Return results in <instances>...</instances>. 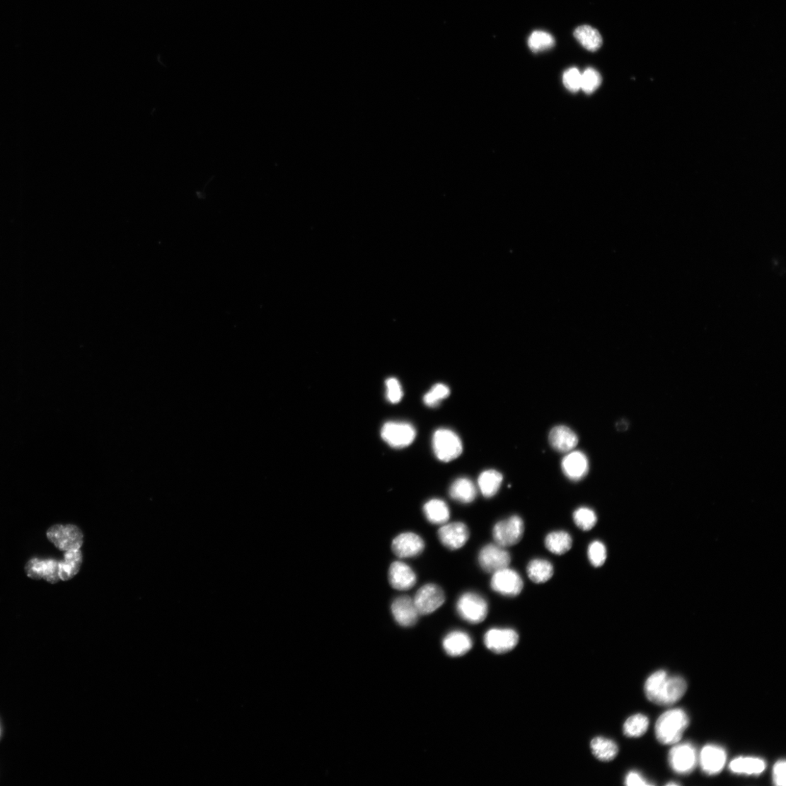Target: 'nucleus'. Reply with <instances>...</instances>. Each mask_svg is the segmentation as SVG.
I'll list each match as a JSON object with an SVG mask.
<instances>
[{
  "label": "nucleus",
  "mask_w": 786,
  "mask_h": 786,
  "mask_svg": "<svg viewBox=\"0 0 786 786\" xmlns=\"http://www.w3.org/2000/svg\"><path fill=\"white\" fill-rule=\"evenodd\" d=\"M687 682L680 676H669L664 670L652 674L646 681L645 691L651 702L660 705H671L686 694Z\"/></svg>",
  "instance_id": "obj_1"
},
{
  "label": "nucleus",
  "mask_w": 786,
  "mask_h": 786,
  "mask_svg": "<svg viewBox=\"0 0 786 786\" xmlns=\"http://www.w3.org/2000/svg\"><path fill=\"white\" fill-rule=\"evenodd\" d=\"M689 724V717L683 710H669L659 717L656 722V738L664 745H674L679 742Z\"/></svg>",
  "instance_id": "obj_2"
},
{
  "label": "nucleus",
  "mask_w": 786,
  "mask_h": 786,
  "mask_svg": "<svg viewBox=\"0 0 786 786\" xmlns=\"http://www.w3.org/2000/svg\"><path fill=\"white\" fill-rule=\"evenodd\" d=\"M456 611L464 620L472 624H478L487 617L488 603L478 594L465 593L456 602Z\"/></svg>",
  "instance_id": "obj_3"
},
{
  "label": "nucleus",
  "mask_w": 786,
  "mask_h": 786,
  "mask_svg": "<svg viewBox=\"0 0 786 786\" xmlns=\"http://www.w3.org/2000/svg\"><path fill=\"white\" fill-rule=\"evenodd\" d=\"M433 447L437 458L445 463L459 458L463 449L460 437L451 429L444 428L436 431Z\"/></svg>",
  "instance_id": "obj_4"
},
{
  "label": "nucleus",
  "mask_w": 786,
  "mask_h": 786,
  "mask_svg": "<svg viewBox=\"0 0 786 786\" xmlns=\"http://www.w3.org/2000/svg\"><path fill=\"white\" fill-rule=\"evenodd\" d=\"M47 538L62 551L80 549L83 543L81 530L74 525L56 524L49 528Z\"/></svg>",
  "instance_id": "obj_5"
},
{
  "label": "nucleus",
  "mask_w": 786,
  "mask_h": 786,
  "mask_svg": "<svg viewBox=\"0 0 786 786\" xmlns=\"http://www.w3.org/2000/svg\"><path fill=\"white\" fill-rule=\"evenodd\" d=\"M524 532L523 520L518 516H513L495 525L493 538L496 544L507 548L519 543L523 538Z\"/></svg>",
  "instance_id": "obj_6"
},
{
  "label": "nucleus",
  "mask_w": 786,
  "mask_h": 786,
  "mask_svg": "<svg viewBox=\"0 0 786 786\" xmlns=\"http://www.w3.org/2000/svg\"><path fill=\"white\" fill-rule=\"evenodd\" d=\"M381 437L391 447L402 449L410 446L415 441L416 429L408 422H388L381 429Z\"/></svg>",
  "instance_id": "obj_7"
},
{
  "label": "nucleus",
  "mask_w": 786,
  "mask_h": 786,
  "mask_svg": "<svg viewBox=\"0 0 786 786\" xmlns=\"http://www.w3.org/2000/svg\"><path fill=\"white\" fill-rule=\"evenodd\" d=\"M420 615L434 613L445 602L444 591L436 584H427L421 587L413 599Z\"/></svg>",
  "instance_id": "obj_8"
},
{
  "label": "nucleus",
  "mask_w": 786,
  "mask_h": 786,
  "mask_svg": "<svg viewBox=\"0 0 786 786\" xmlns=\"http://www.w3.org/2000/svg\"><path fill=\"white\" fill-rule=\"evenodd\" d=\"M519 640L517 632L512 628H492L485 635V646L497 654L511 652L517 646Z\"/></svg>",
  "instance_id": "obj_9"
},
{
  "label": "nucleus",
  "mask_w": 786,
  "mask_h": 786,
  "mask_svg": "<svg viewBox=\"0 0 786 786\" xmlns=\"http://www.w3.org/2000/svg\"><path fill=\"white\" fill-rule=\"evenodd\" d=\"M478 562L485 571L494 574L509 567L511 563V555L504 547L497 544H489L480 550Z\"/></svg>",
  "instance_id": "obj_10"
},
{
  "label": "nucleus",
  "mask_w": 786,
  "mask_h": 786,
  "mask_svg": "<svg viewBox=\"0 0 786 786\" xmlns=\"http://www.w3.org/2000/svg\"><path fill=\"white\" fill-rule=\"evenodd\" d=\"M491 587L501 595L514 597L522 591L524 582L518 572L507 567L493 574Z\"/></svg>",
  "instance_id": "obj_11"
},
{
  "label": "nucleus",
  "mask_w": 786,
  "mask_h": 786,
  "mask_svg": "<svg viewBox=\"0 0 786 786\" xmlns=\"http://www.w3.org/2000/svg\"><path fill=\"white\" fill-rule=\"evenodd\" d=\"M669 765L672 770L678 774H689L695 768L698 762L697 752L690 744L674 746L669 756Z\"/></svg>",
  "instance_id": "obj_12"
},
{
  "label": "nucleus",
  "mask_w": 786,
  "mask_h": 786,
  "mask_svg": "<svg viewBox=\"0 0 786 786\" xmlns=\"http://www.w3.org/2000/svg\"><path fill=\"white\" fill-rule=\"evenodd\" d=\"M25 572L33 579H43L52 584H56L59 577V562L54 559H38L33 557L25 566Z\"/></svg>",
  "instance_id": "obj_13"
},
{
  "label": "nucleus",
  "mask_w": 786,
  "mask_h": 786,
  "mask_svg": "<svg viewBox=\"0 0 786 786\" xmlns=\"http://www.w3.org/2000/svg\"><path fill=\"white\" fill-rule=\"evenodd\" d=\"M438 537L444 546L455 550L463 548L466 544L470 538V531L464 523H446L439 528Z\"/></svg>",
  "instance_id": "obj_14"
},
{
  "label": "nucleus",
  "mask_w": 786,
  "mask_h": 786,
  "mask_svg": "<svg viewBox=\"0 0 786 786\" xmlns=\"http://www.w3.org/2000/svg\"><path fill=\"white\" fill-rule=\"evenodd\" d=\"M424 547L422 538L413 532H405L395 538L392 543V550L400 559L418 556Z\"/></svg>",
  "instance_id": "obj_15"
},
{
  "label": "nucleus",
  "mask_w": 786,
  "mask_h": 786,
  "mask_svg": "<svg viewBox=\"0 0 786 786\" xmlns=\"http://www.w3.org/2000/svg\"><path fill=\"white\" fill-rule=\"evenodd\" d=\"M395 620L403 627L415 625L420 615L413 599L403 596L395 599L391 606Z\"/></svg>",
  "instance_id": "obj_16"
},
{
  "label": "nucleus",
  "mask_w": 786,
  "mask_h": 786,
  "mask_svg": "<svg viewBox=\"0 0 786 786\" xmlns=\"http://www.w3.org/2000/svg\"><path fill=\"white\" fill-rule=\"evenodd\" d=\"M727 761L725 750L718 746L707 745L701 750L700 764L703 771L710 775L719 774Z\"/></svg>",
  "instance_id": "obj_17"
},
{
  "label": "nucleus",
  "mask_w": 786,
  "mask_h": 786,
  "mask_svg": "<svg viewBox=\"0 0 786 786\" xmlns=\"http://www.w3.org/2000/svg\"><path fill=\"white\" fill-rule=\"evenodd\" d=\"M562 468L563 473L569 479L577 481L588 474L589 462L584 453L572 450L568 452L563 458Z\"/></svg>",
  "instance_id": "obj_18"
},
{
  "label": "nucleus",
  "mask_w": 786,
  "mask_h": 786,
  "mask_svg": "<svg viewBox=\"0 0 786 786\" xmlns=\"http://www.w3.org/2000/svg\"><path fill=\"white\" fill-rule=\"evenodd\" d=\"M388 578L391 586L398 591L410 590L417 582L414 570L402 562H395L391 565Z\"/></svg>",
  "instance_id": "obj_19"
},
{
  "label": "nucleus",
  "mask_w": 786,
  "mask_h": 786,
  "mask_svg": "<svg viewBox=\"0 0 786 786\" xmlns=\"http://www.w3.org/2000/svg\"><path fill=\"white\" fill-rule=\"evenodd\" d=\"M548 439L551 446L562 453H568L574 450L578 444L577 434L571 428L565 425L554 427L550 430Z\"/></svg>",
  "instance_id": "obj_20"
},
{
  "label": "nucleus",
  "mask_w": 786,
  "mask_h": 786,
  "mask_svg": "<svg viewBox=\"0 0 786 786\" xmlns=\"http://www.w3.org/2000/svg\"><path fill=\"white\" fill-rule=\"evenodd\" d=\"M473 647V641L467 632L453 630L448 633L443 641V647L451 657H461L467 654Z\"/></svg>",
  "instance_id": "obj_21"
},
{
  "label": "nucleus",
  "mask_w": 786,
  "mask_h": 786,
  "mask_svg": "<svg viewBox=\"0 0 786 786\" xmlns=\"http://www.w3.org/2000/svg\"><path fill=\"white\" fill-rule=\"evenodd\" d=\"M766 769V763L762 758L754 757H738L732 761L729 770L733 773L745 775H760Z\"/></svg>",
  "instance_id": "obj_22"
},
{
  "label": "nucleus",
  "mask_w": 786,
  "mask_h": 786,
  "mask_svg": "<svg viewBox=\"0 0 786 786\" xmlns=\"http://www.w3.org/2000/svg\"><path fill=\"white\" fill-rule=\"evenodd\" d=\"M83 562L82 552L80 549L70 550L64 553V559L59 562V577L67 581L77 574Z\"/></svg>",
  "instance_id": "obj_23"
},
{
  "label": "nucleus",
  "mask_w": 786,
  "mask_h": 786,
  "mask_svg": "<svg viewBox=\"0 0 786 786\" xmlns=\"http://www.w3.org/2000/svg\"><path fill=\"white\" fill-rule=\"evenodd\" d=\"M427 520L433 524H444L450 517L447 504L442 499H433L427 502L423 507Z\"/></svg>",
  "instance_id": "obj_24"
},
{
  "label": "nucleus",
  "mask_w": 786,
  "mask_h": 786,
  "mask_svg": "<svg viewBox=\"0 0 786 786\" xmlns=\"http://www.w3.org/2000/svg\"><path fill=\"white\" fill-rule=\"evenodd\" d=\"M449 495L456 501L468 504L475 500L477 490L471 480L461 478L454 480L450 487Z\"/></svg>",
  "instance_id": "obj_25"
},
{
  "label": "nucleus",
  "mask_w": 786,
  "mask_h": 786,
  "mask_svg": "<svg viewBox=\"0 0 786 786\" xmlns=\"http://www.w3.org/2000/svg\"><path fill=\"white\" fill-rule=\"evenodd\" d=\"M502 480V475L495 470L484 471L479 475L478 480V485L481 494L487 498L494 497L499 490Z\"/></svg>",
  "instance_id": "obj_26"
},
{
  "label": "nucleus",
  "mask_w": 786,
  "mask_h": 786,
  "mask_svg": "<svg viewBox=\"0 0 786 786\" xmlns=\"http://www.w3.org/2000/svg\"><path fill=\"white\" fill-rule=\"evenodd\" d=\"M574 36L576 40L589 52H595L602 45V37L599 31L588 25L577 28Z\"/></svg>",
  "instance_id": "obj_27"
},
{
  "label": "nucleus",
  "mask_w": 786,
  "mask_h": 786,
  "mask_svg": "<svg viewBox=\"0 0 786 786\" xmlns=\"http://www.w3.org/2000/svg\"><path fill=\"white\" fill-rule=\"evenodd\" d=\"M591 749L593 754L601 762H611L618 753V746L612 740L597 737L592 740Z\"/></svg>",
  "instance_id": "obj_28"
},
{
  "label": "nucleus",
  "mask_w": 786,
  "mask_h": 786,
  "mask_svg": "<svg viewBox=\"0 0 786 786\" xmlns=\"http://www.w3.org/2000/svg\"><path fill=\"white\" fill-rule=\"evenodd\" d=\"M545 543L547 549L551 553L562 555L571 549L572 540L566 531H554L546 537Z\"/></svg>",
  "instance_id": "obj_29"
},
{
  "label": "nucleus",
  "mask_w": 786,
  "mask_h": 786,
  "mask_svg": "<svg viewBox=\"0 0 786 786\" xmlns=\"http://www.w3.org/2000/svg\"><path fill=\"white\" fill-rule=\"evenodd\" d=\"M527 574L531 581L536 583H544L552 577L553 567L547 560H535L528 564Z\"/></svg>",
  "instance_id": "obj_30"
},
{
  "label": "nucleus",
  "mask_w": 786,
  "mask_h": 786,
  "mask_svg": "<svg viewBox=\"0 0 786 786\" xmlns=\"http://www.w3.org/2000/svg\"><path fill=\"white\" fill-rule=\"evenodd\" d=\"M649 724L647 717L641 714L635 715L625 721L623 732L628 738H640L647 731Z\"/></svg>",
  "instance_id": "obj_31"
},
{
  "label": "nucleus",
  "mask_w": 786,
  "mask_h": 786,
  "mask_svg": "<svg viewBox=\"0 0 786 786\" xmlns=\"http://www.w3.org/2000/svg\"><path fill=\"white\" fill-rule=\"evenodd\" d=\"M555 43L553 37L543 31H536L529 37L528 44L532 52L538 53L551 48Z\"/></svg>",
  "instance_id": "obj_32"
},
{
  "label": "nucleus",
  "mask_w": 786,
  "mask_h": 786,
  "mask_svg": "<svg viewBox=\"0 0 786 786\" xmlns=\"http://www.w3.org/2000/svg\"><path fill=\"white\" fill-rule=\"evenodd\" d=\"M573 519L575 524L584 531L592 529L597 522V516L595 512L589 508H585V507L576 510Z\"/></svg>",
  "instance_id": "obj_33"
},
{
  "label": "nucleus",
  "mask_w": 786,
  "mask_h": 786,
  "mask_svg": "<svg viewBox=\"0 0 786 786\" xmlns=\"http://www.w3.org/2000/svg\"><path fill=\"white\" fill-rule=\"evenodd\" d=\"M450 390L444 384H437L424 396V402L429 408H436L445 398L449 397Z\"/></svg>",
  "instance_id": "obj_34"
},
{
  "label": "nucleus",
  "mask_w": 786,
  "mask_h": 786,
  "mask_svg": "<svg viewBox=\"0 0 786 786\" xmlns=\"http://www.w3.org/2000/svg\"><path fill=\"white\" fill-rule=\"evenodd\" d=\"M601 83V75L596 70L589 68L582 74L581 89L586 93H594L599 88Z\"/></svg>",
  "instance_id": "obj_35"
},
{
  "label": "nucleus",
  "mask_w": 786,
  "mask_h": 786,
  "mask_svg": "<svg viewBox=\"0 0 786 786\" xmlns=\"http://www.w3.org/2000/svg\"><path fill=\"white\" fill-rule=\"evenodd\" d=\"M588 555L591 565L595 567H600L606 560V547L601 542L594 541L589 545Z\"/></svg>",
  "instance_id": "obj_36"
},
{
  "label": "nucleus",
  "mask_w": 786,
  "mask_h": 786,
  "mask_svg": "<svg viewBox=\"0 0 786 786\" xmlns=\"http://www.w3.org/2000/svg\"><path fill=\"white\" fill-rule=\"evenodd\" d=\"M582 74L577 68L567 69L563 76V83L566 88L572 93L581 89Z\"/></svg>",
  "instance_id": "obj_37"
},
{
  "label": "nucleus",
  "mask_w": 786,
  "mask_h": 786,
  "mask_svg": "<svg viewBox=\"0 0 786 786\" xmlns=\"http://www.w3.org/2000/svg\"><path fill=\"white\" fill-rule=\"evenodd\" d=\"M386 397L392 403H399L403 397V391L398 380L395 378H389L386 380Z\"/></svg>",
  "instance_id": "obj_38"
},
{
  "label": "nucleus",
  "mask_w": 786,
  "mask_h": 786,
  "mask_svg": "<svg viewBox=\"0 0 786 786\" xmlns=\"http://www.w3.org/2000/svg\"><path fill=\"white\" fill-rule=\"evenodd\" d=\"M786 763L784 759L779 760L773 768V782L778 786L785 785Z\"/></svg>",
  "instance_id": "obj_39"
},
{
  "label": "nucleus",
  "mask_w": 786,
  "mask_h": 786,
  "mask_svg": "<svg viewBox=\"0 0 786 786\" xmlns=\"http://www.w3.org/2000/svg\"><path fill=\"white\" fill-rule=\"evenodd\" d=\"M625 784L628 786L633 785H652L647 780L639 773L636 771L630 772L625 778Z\"/></svg>",
  "instance_id": "obj_40"
},
{
  "label": "nucleus",
  "mask_w": 786,
  "mask_h": 786,
  "mask_svg": "<svg viewBox=\"0 0 786 786\" xmlns=\"http://www.w3.org/2000/svg\"><path fill=\"white\" fill-rule=\"evenodd\" d=\"M619 430H625L628 428V423L625 421H621L618 424Z\"/></svg>",
  "instance_id": "obj_41"
},
{
  "label": "nucleus",
  "mask_w": 786,
  "mask_h": 786,
  "mask_svg": "<svg viewBox=\"0 0 786 786\" xmlns=\"http://www.w3.org/2000/svg\"><path fill=\"white\" fill-rule=\"evenodd\" d=\"M668 785H678V784L675 783V782H673V783H669Z\"/></svg>",
  "instance_id": "obj_42"
}]
</instances>
